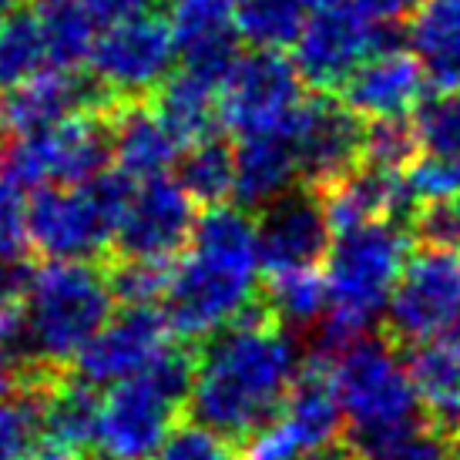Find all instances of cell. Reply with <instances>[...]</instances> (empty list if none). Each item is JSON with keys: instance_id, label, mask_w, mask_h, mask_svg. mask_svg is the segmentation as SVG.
Instances as JSON below:
<instances>
[{"instance_id": "cell-1", "label": "cell", "mask_w": 460, "mask_h": 460, "mask_svg": "<svg viewBox=\"0 0 460 460\" xmlns=\"http://www.w3.org/2000/svg\"><path fill=\"white\" fill-rule=\"evenodd\" d=\"M303 363L306 353L293 332L272 320L266 303L252 306L216 332L195 359L192 423L226 440H252L282 413Z\"/></svg>"}, {"instance_id": "cell-2", "label": "cell", "mask_w": 460, "mask_h": 460, "mask_svg": "<svg viewBox=\"0 0 460 460\" xmlns=\"http://www.w3.org/2000/svg\"><path fill=\"white\" fill-rule=\"evenodd\" d=\"M259 239L243 208L216 205L195 222L189 252L175 262L165 293L172 332L212 340L256 303Z\"/></svg>"}, {"instance_id": "cell-3", "label": "cell", "mask_w": 460, "mask_h": 460, "mask_svg": "<svg viewBox=\"0 0 460 460\" xmlns=\"http://www.w3.org/2000/svg\"><path fill=\"white\" fill-rule=\"evenodd\" d=\"M357 460H394L427 427V403L390 336H363L332 363Z\"/></svg>"}, {"instance_id": "cell-4", "label": "cell", "mask_w": 460, "mask_h": 460, "mask_svg": "<svg viewBox=\"0 0 460 460\" xmlns=\"http://www.w3.org/2000/svg\"><path fill=\"white\" fill-rule=\"evenodd\" d=\"M199 353L168 346L148 370L115 384L102 403L94 460H152L189 407Z\"/></svg>"}, {"instance_id": "cell-5", "label": "cell", "mask_w": 460, "mask_h": 460, "mask_svg": "<svg viewBox=\"0 0 460 460\" xmlns=\"http://www.w3.org/2000/svg\"><path fill=\"white\" fill-rule=\"evenodd\" d=\"M108 272L91 262H48L34 272L24 323L31 357L40 370L75 363L115 313Z\"/></svg>"}, {"instance_id": "cell-6", "label": "cell", "mask_w": 460, "mask_h": 460, "mask_svg": "<svg viewBox=\"0 0 460 460\" xmlns=\"http://www.w3.org/2000/svg\"><path fill=\"white\" fill-rule=\"evenodd\" d=\"M138 181L104 172L91 185L38 189L27 208L31 245L51 262H91L115 243V226Z\"/></svg>"}, {"instance_id": "cell-7", "label": "cell", "mask_w": 460, "mask_h": 460, "mask_svg": "<svg viewBox=\"0 0 460 460\" xmlns=\"http://www.w3.org/2000/svg\"><path fill=\"white\" fill-rule=\"evenodd\" d=\"M111 158L108 115H77L38 135H24L4 148V179L17 189L91 185L102 179Z\"/></svg>"}, {"instance_id": "cell-8", "label": "cell", "mask_w": 460, "mask_h": 460, "mask_svg": "<svg viewBox=\"0 0 460 460\" xmlns=\"http://www.w3.org/2000/svg\"><path fill=\"white\" fill-rule=\"evenodd\" d=\"M303 102V75L293 58L252 48L235 61L218 91V121L239 138L282 131L293 125Z\"/></svg>"}, {"instance_id": "cell-9", "label": "cell", "mask_w": 460, "mask_h": 460, "mask_svg": "<svg viewBox=\"0 0 460 460\" xmlns=\"http://www.w3.org/2000/svg\"><path fill=\"white\" fill-rule=\"evenodd\" d=\"M179 44L172 24L158 13H138L98 34L91 51V75L115 102H145L172 77Z\"/></svg>"}, {"instance_id": "cell-10", "label": "cell", "mask_w": 460, "mask_h": 460, "mask_svg": "<svg viewBox=\"0 0 460 460\" xmlns=\"http://www.w3.org/2000/svg\"><path fill=\"white\" fill-rule=\"evenodd\" d=\"M390 340L420 346L440 336H460V256L423 249L410 256L390 309Z\"/></svg>"}, {"instance_id": "cell-11", "label": "cell", "mask_w": 460, "mask_h": 460, "mask_svg": "<svg viewBox=\"0 0 460 460\" xmlns=\"http://www.w3.org/2000/svg\"><path fill=\"white\" fill-rule=\"evenodd\" d=\"M195 199L168 175L138 181L115 226L118 259H158L172 262L179 249L192 243Z\"/></svg>"}, {"instance_id": "cell-12", "label": "cell", "mask_w": 460, "mask_h": 460, "mask_svg": "<svg viewBox=\"0 0 460 460\" xmlns=\"http://www.w3.org/2000/svg\"><path fill=\"white\" fill-rule=\"evenodd\" d=\"M376 34L380 24L367 21L353 0L316 7L296 40V67L306 84L330 94L332 88H343L370 54H376Z\"/></svg>"}, {"instance_id": "cell-13", "label": "cell", "mask_w": 460, "mask_h": 460, "mask_svg": "<svg viewBox=\"0 0 460 460\" xmlns=\"http://www.w3.org/2000/svg\"><path fill=\"white\" fill-rule=\"evenodd\" d=\"M168 346H172V323L165 309L121 306V313L104 323V330L75 359L77 380L91 386L125 384L141 370H148Z\"/></svg>"}, {"instance_id": "cell-14", "label": "cell", "mask_w": 460, "mask_h": 460, "mask_svg": "<svg viewBox=\"0 0 460 460\" xmlns=\"http://www.w3.org/2000/svg\"><path fill=\"white\" fill-rule=\"evenodd\" d=\"M289 131L299 155V172L316 192L363 165L367 125L349 104L332 94L306 98Z\"/></svg>"}, {"instance_id": "cell-15", "label": "cell", "mask_w": 460, "mask_h": 460, "mask_svg": "<svg viewBox=\"0 0 460 460\" xmlns=\"http://www.w3.org/2000/svg\"><path fill=\"white\" fill-rule=\"evenodd\" d=\"M332 222L323 195L313 189H293L262 208L256 222L259 262L269 276L316 269L332 249Z\"/></svg>"}, {"instance_id": "cell-16", "label": "cell", "mask_w": 460, "mask_h": 460, "mask_svg": "<svg viewBox=\"0 0 460 460\" xmlns=\"http://www.w3.org/2000/svg\"><path fill=\"white\" fill-rule=\"evenodd\" d=\"M111 104L115 98L94 81V75L44 71L21 88L0 94V131L24 138L77 115H108Z\"/></svg>"}, {"instance_id": "cell-17", "label": "cell", "mask_w": 460, "mask_h": 460, "mask_svg": "<svg viewBox=\"0 0 460 460\" xmlns=\"http://www.w3.org/2000/svg\"><path fill=\"white\" fill-rule=\"evenodd\" d=\"M172 34L179 44L181 71L222 91L239 54L235 31V0H175L172 4Z\"/></svg>"}, {"instance_id": "cell-18", "label": "cell", "mask_w": 460, "mask_h": 460, "mask_svg": "<svg viewBox=\"0 0 460 460\" xmlns=\"http://www.w3.org/2000/svg\"><path fill=\"white\" fill-rule=\"evenodd\" d=\"M332 232H349L370 222H413L417 195L403 172L359 165L340 181L320 189Z\"/></svg>"}, {"instance_id": "cell-19", "label": "cell", "mask_w": 460, "mask_h": 460, "mask_svg": "<svg viewBox=\"0 0 460 460\" xmlns=\"http://www.w3.org/2000/svg\"><path fill=\"white\" fill-rule=\"evenodd\" d=\"M423 75L420 61L407 51H376L349 75L343 84V102L359 118H407V111L423 104Z\"/></svg>"}, {"instance_id": "cell-20", "label": "cell", "mask_w": 460, "mask_h": 460, "mask_svg": "<svg viewBox=\"0 0 460 460\" xmlns=\"http://www.w3.org/2000/svg\"><path fill=\"white\" fill-rule=\"evenodd\" d=\"M108 128H111V158L118 172L131 181L162 179L175 165L179 138L145 102H115L108 111Z\"/></svg>"}, {"instance_id": "cell-21", "label": "cell", "mask_w": 460, "mask_h": 460, "mask_svg": "<svg viewBox=\"0 0 460 460\" xmlns=\"http://www.w3.org/2000/svg\"><path fill=\"white\" fill-rule=\"evenodd\" d=\"M299 175V155L289 128L249 135L235 148V199L245 208H266L293 192Z\"/></svg>"}, {"instance_id": "cell-22", "label": "cell", "mask_w": 460, "mask_h": 460, "mask_svg": "<svg viewBox=\"0 0 460 460\" xmlns=\"http://www.w3.org/2000/svg\"><path fill=\"white\" fill-rule=\"evenodd\" d=\"M276 420L299 440V447L306 454L336 440L346 413L330 363H316V359L303 363V373H299L293 394H289V400H286V407H282Z\"/></svg>"}, {"instance_id": "cell-23", "label": "cell", "mask_w": 460, "mask_h": 460, "mask_svg": "<svg viewBox=\"0 0 460 460\" xmlns=\"http://www.w3.org/2000/svg\"><path fill=\"white\" fill-rule=\"evenodd\" d=\"M407 48L437 91H460V0H427L407 24Z\"/></svg>"}, {"instance_id": "cell-24", "label": "cell", "mask_w": 460, "mask_h": 460, "mask_svg": "<svg viewBox=\"0 0 460 460\" xmlns=\"http://www.w3.org/2000/svg\"><path fill=\"white\" fill-rule=\"evenodd\" d=\"M102 396L77 376H51L44 384V437L84 454L98 444Z\"/></svg>"}, {"instance_id": "cell-25", "label": "cell", "mask_w": 460, "mask_h": 460, "mask_svg": "<svg viewBox=\"0 0 460 460\" xmlns=\"http://www.w3.org/2000/svg\"><path fill=\"white\" fill-rule=\"evenodd\" d=\"M218 88L199 81L189 71H175L162 88L155 91V111L162 115L179 145H195V141L212 138L218 121Z\"/></svg>"}, {"instance_id": "cell-26", "label": "cell", "mask_w": 460, "mask_h": 460, "mask_svg": "<svg viewBox=\"0 0 460 460\" xmlns=\"http://www.w3.org/2000/svg\"><path fill=\"white\" fill-rule=\"evenodd\" d=\"M38 24L48 44L51 71H77L91 61V51L98 44L94 21L81 0H38Z\"/></svg>"}, {"instance_id": "cell-27", "label": "cell", "mask_w": 460, "mask_h": 460, "mask_svg": "<svg viewBox=\"0 0 460 460\" xmlns=\"http://www.w3.org/2000/svg\"><path fill=\"white\" fill-rule=\"evenodd\" d=\"M266 309L289 332H313L330 313V286L320 269H296L269 279Z\"/></svg>"}, {"instance_id": "cell-28", "label": "cell", "mask_w": 460, "mask_h": 460, "mask_svg": "<svg viewBox=\"0 0 460 460\" xmlns=\"http://www.w3.org/2000/svg\"><path fill=\"white\" fill-rule=\"evenodd\" d=\"M313 0H235V31L256 51L296 48L306 31Z\"/></svg>"}, {"instance_id": "cell-29", "label": "cell", "mask_w": 460, "mask_h": 460, "mask_svg": "<svg viewBox=\"0 0 460 460\" xmlns=\"http://www.w3.org/2000/svg\"><path fill=\"white\" fill-rule=\"evenodd\" d=\"M179 185L205 208H216L235 195V148L218 135L189 145L179 162Z\"/></svg>"}, {"instance_id": "cell-30", "label": "cell", "mask_w": 460, "mask_h": 460, "mask_svg": "<svg viewBox=\"0 0 460 460\" xmlns=\"http://www.w3.org/2000/svg\"><path fill=\"white\" fill-rule=\"evenodd\" d=\"M51 67L38 13L13 11L0 21V94L21 88Z\"/></svg>"}, {"instance_id": "cell-31", "label": "cell", "mask_w": 460, "mask_h": 460, "mask_svg": "<svg viewBox=\"0 0 460 460\" xmlns=\"http://www.w3.org/2000/svg\"><path fill=\"white\" fill-rule=\"evenodd\" d=\"M410 376L437 417L450 413L460 403V336H440L417 346L410 357Z\"/></svg>"}, {"instance_id": "cell-32", "label": "cell", "mask_w": 460, "mask_h": 460, "mask_svg": "<svg viewBox=\"0 0 460 460\" xmlns=\"http://www.w3.org/2000/svg\"><path fill=\"white\" fill-rule=\"evenodd\" d=\"M44 384L27 386L21 394L0 400V460H31L34 447L40 444V437H44Z\"/></svg>"}, {"instance_id": "cell-33", "label": "cell", "mask_w": 460, "mask_h": 460, "mask_svg": "<svg viewBox=\"0 0 460 460\" xmlns=\"http://www.w3.org/2000/svg\"><path fill=\"white\" fill-rule=\"evenodd\" d=\"M420 135L417 125L407 118H376L367 125L363 135V165L384 168V172H403L417 162Z\"/></svg>"}, {"instance_id": "cell-34", "label": "cell", "mask_w": 460, "mask_h": 460, "mask_svg": "<svg viewBox=\"0 0 460 460\" xmlns=\"http://www.w3.org/2000/svg\"><path fill=\"white\" fill-rule=\"evenodd\" d=\"M172 269L175 262L158 259H115L108 269V282L121 306H155L158 299L165 303Z\"/></svg>"}, {"instance_id": "cell-35", "label": "cell", "mask_w": 460, "mask_h": 460, "mask_svg": "<svg viewBox=\"0 0 460 460\" xmlns=\"http://www.w3.org/2000/svg\"><path fill=\"white\" fill-rule=\"evenodd\" d=\"M420 148L434 158L460 162V91H437L413 118Z\"/></svg>"}, {"instance_id": "cell-36", "label": "cell", "mask_w": 460, "mask_h": 460, "mask_svg": "<svg viewBox=\"0 0 460 460\" xmlns=\"http://www.w3.org/2000/svg\"><path fill=\"white\" fill-rule=\"evenodd\" d=\"M413 239L437 252H457L460 256V192L427 202L410 222Z\"/></svg>"}, {"instance_id": "cell-37", "label": "cell", "mask_w": 460, "mask_h": 460, "mask_svg": "<svg viewBox=\"0 0 460 460\" xmlns=\"http://www.w3.org/2000/svg\"><path fill=\"white\" fill-rule=\"evenodd\" d=\"M152 460H239V454L232 447V440L205 430L199 423H189L168 437L165 447Z\"/></svg>"}, {"instance_id": "cell-38", "label": "cell", "mask_w": 460, "mask_h": 460, "mask_svg": "<svg viewBox=\"0 0 460 460\" xmlns=\"http://www.w3.org/2000/svg\"><path fill=\"white\" fill-rule=\"evenodd\" d=\"M24 189L13 181H0V259H21L31 245V222H27Z\"/></svg>"}, {"instance_id": "cell-39", "label": "cell", "mask_w": 460, "mask_h": 460, "mask_svg": "<svg viewBox=\"0 0 460 460\" xmlns=\"http://www.w3.org/2000/svg\"><path fill=\"white\" fill-rule=\"evenodd\" d=\"M48 376H54V373L40 370L38 363L31 359V349L21 340H13V336L0 330V400L11 394H21L27 386L44 384Z\"/></svg>"}, {"instance_id": "cell-40", "label": "cell", "mask_w": 460, "mask_h": 460, "mask_svg": "<svg viewBox=\"0 0 460 460\" xmlns=\"http://www.w3.org/2000/svg\"><path fill=\"white\" fill-rule=\"evenodd\" d=\"M410 189L417 195V202H434L444 195L460 192V162L454 158H434L423 155L420 162L410 165Z\"/></svg>"}, {"instance_id": "cell-41", "label": "cell", "mask_w": 460, "mask_h": 460, "mask_svg": "<svg viewBox=\"0 0 460 460\" xmlns=\"http://www.w3.org/2000/svg\"><path fill=\"white\" fill-rule=\"evenodd\" d=\"M38 269L27 266V259H0V320L24 313L27 293Z\"/></svg>"}, {"instance_id": "cell-42", "label": "cell", "mask_w": 460, "mask_h": 460, "mask_svg": "<svg viewBox=\"0 0 460 460\" xmlns=\"http://www.w3.org/2000/svg\"><path fill=\"white\" fill-rule=\"evenodd\" d=\"M394 460H457V444L440 427H423Z\"/></svg>"}, {"instance_id": "cell-43", "label": "cell", "mask_w": 460, "mask_h": 460, "mask_svg": "<svg viewBox=\"0 0 460 460\" xmlns=\"http://www.w3.org/2000/svg\"><path fill=\"white\" fill-rule=\"evenodd\" d=\"M359 13L380 27H400L403 21H413V13L420 11L427 0H353Z\"/></svg>"}, {"instance_id": "cell-44", "label": "cell", "mask_w": 460, "mask_h": 460, "mask_svg": "<svg viewBox=\"0 0 460 460\" xmlns=\"http://www.w3.org/2000/svg\"><path fill=\"white\" fill-rule=\"evenodd\" d=\"M81 4L88 7L91 21L104 27V31L115 24H125V21L148 11V0H81Z\"/></svg>"}, {"instance_id": "cell-45", "label": "cell", "mask_w": 460, "mask_h": 460, "mask_svg": "<svg viewBox=\"0 0 460 460\" xmlns=\"http://www.w3.org/2000/svg\"><path fill=\"white\" fill-rule=\"evenodd\" d=\"M437 427L444 430V434L454 440V444H460V403L450 413H444V417H437Z\"/></svg>"}, {"instance_id": "cell-46", "label": "cell", "mask_w": 460, "mask_h": 460, "mask_svg": "<svg viewBox=\"0 0 460 460\" xmlns=\"http://www.w3.org/2000/svg\"><path fill=\"white\" fill-rule=\"evenodd\" d=\"M13 11H17V0H0V21L11 17Z\"/></svg>"}, {"instance_id": "cell-47", "label": "cell", "mask_w": 460, "mask_h": 460, "mask_svg": "<svg viewBox=\"0 0 460 460\" xmlns=\"http://www.w3.org/2000/svg\"><path fill=\"white\" fill-rule=\"evenodd\" d=\"M316 7H326V4H349V0H313Z\"/></svg>"}, {"instance_id": "cell-48", "label": "cell", "mask_w": 460, "mask_h": 460, "mask_svg": "<svg viewBox=\"0 0 460 460\" xmlns=\"http://www.w3.org/2000/svg\"><path fill=\"white\" fill-rule=\"evenodd\" d=\"M0 135H4V131H0ZM0 162H4V145H0Z\"/></svg>"}]
</instances>
